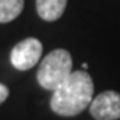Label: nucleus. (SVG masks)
<instances>
[{
    "label": "nucleus",
    "mask_w": 120,
    "mask_h": 120,
    "mask_svg": "<svg viewBox=\"0 0 120 120\" xmlns=\"http://www.w3.org/2000/svg\"><path fill=\"white\" fill-rule=\"evenodd\" d=\"M94 84L85 71H72L71 75L54 91L51 109L62 117L80 114L93 101Z\"/></svg>",
    "instance_id": "1"
},
{
    "label": "nucleus",
    "mask_w": 120,
    "mask_h": 120,
    "mask_svg": "<svg viewBox=\"0 0 120 120\" xmlns=\"http://www.w3.org/2000/svg\"><path fill=\"white\" fill-rule=\"evenodd\" d=\"M72 72V58L65 49H55L42 59L36 72L38 82L42 88L55 91Z\"/></svg>",
    "instance_id": "2"
},
{
    "label": "nucleus",
    "mask_w": 120,
    "mask_h": 120,
    "mask_svg": "<svg viewBox=\"0 0 120 120\" xmlns=\"http://www.w3.org/2000/svg\"><path fill=\"white\" fill-rule=\"evenodd\" d=\"M42 56V44L36 38H26L16 44L10 52V62L19 71H28L35 67Z\"/></svg>",
    "instance_id": "3"
},
{
    "label": "nucleus",
    "mask_w": 120,
    "mask_h": 120,
    "mask_svg": "<svg viewBox=\"0 0 120 120\" xmlns=\"http://www.w3.org/2000/svg\"><path fill=\"white\" fill-rule=\"evenodd\" d=\"M90 113L96 120L120 119V94L117 91H103L91 101Z\"/></svg>",
    "instance_id": "4"
},
{
    "label": "nucleus",
    "mask_w": 120,
    "mask_h": 120,
    "mask_svg": "<svg viewBox=\"0 0 120 120\" xmlns=\"http://www.w3.org/2000/svg\"><path fill=\"white\" fill-rule=\"evenodd\" d=\"M68 0H36V12L41 19L55 22L62 16Z\"/></svg>",
    "instance_id": "5"
},
{
    "label": "nucleus",
    "mask_w": 120,
    "mask_h": 120,
    "mask_svg": "<svg viewBox=\"0 0 120 120\" xmlns=\"http://www.w3.org/2000/svg\"><path fill=\"white\" fill-rule=\"evenodd\" d=\"M25 0H0V23H9L22 13Z\"/></svg>",
    "instance_id": "6"
},
{
    "label": "nucleus",
    "mask_w": 120,
    "mask_h": 120,
    "mask_svg": "<svg viewBox=\"0 0 120 120\" xmlns=\"http://www.w3.org/2000/svg\"><path fill=\"white\" fill-rule=\"evenodd\" d=\"M7 97H9V88H7L4 84L0 82V104H2Z\"/></svg>",
    "instance_id": "7"
}]
</instances>
